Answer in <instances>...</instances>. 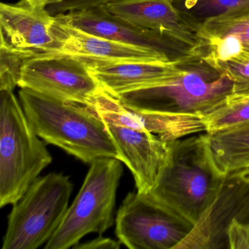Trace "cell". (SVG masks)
<instances>
[{"mask_svg": "<svg viewBox=\"0 0 249 249\" xmlns=\"http://www.w3.org/2000/svg\"><path fill=\"white\" fill-rule=\"evenodd\" d=\"M170 154L151 192L145 194L189 231L213 202L226 178L217 173L202 134L170 142Z\"/></svg>", "mask_w": 249, "mask_h": 249, "instance_id": "obj_1", "label": "cell"}, {"mask_svg": "<svg viewBox=\"0 0 249 249\" xmlns=\"http://www.w3.org/2000/svg\"><path fill=\"white\" fill-rule=\"evenodd\" d=\"M19 100L35 132L47 143L86 164L117 157L104 122L87 106L29 89H21Z\"/></svg>", "mask_w": 249, "mask_h": 249, "instance_id": "obj_2", "label": "cell"}, {"mask_svg": "<svg viewBox=\"0 0 249 249\" xmlns=\"http://www.w3.org/2000/svg\"><path fill=\"white\" fill-rule=\"evenodd\" d=\"M14 91H0V207L14 205L53 161Z\"/></svg>", "mask_w": 249, "mask_h": 249, "instance_id": "obj_3", "label": "cell"}, {"mask_svg": "<svg viewBox=\"0 0 249 249\" xmlns=\"http://www.w3.org/2000/svg\"><path fill=\"white\" fill-rule=\"evenodd\" d=\"M234 96L233 81L192 53L186 58L180 75L173 81L115 97L138 110L183 112L202 116Z\"/></svg>", "mask_w": 249, "mask_h": 249, "instance_id": "obj_4", "label": "cell"}, {"mask_svg": "<svg viewBox=\"0 0 249 249\" xmlns=\"http://www.w3.org/2000/svg\"><path fill=\"white\" fill-rule=\"evenodd\" d=\"M124 168L120 160L97 159L90 164L82 186L45 249H68L91 233L103 234L116 223L114 210Z\"/></svg>", "mask_w": 249, "mask_h": 249, "instance_id": "obj_5", "label": "cell"}, {"mask_svg": "<svg viewBox=\"0 0 249 249\" xmlns=\"http://www.w3.org/2000/svg\"><path fill=\"white\" fill-rule=\"evenodd\" d=\"M72 191L73 183L63 173L39 176L13 205L2 249H36L46 245L63 221Z\"/></svg>", "mask_w": 249, "mask_h": 249, "instance_id": "obj_6", "label": "cell"}, {"mask_svg": "<svg viewBox=\"0 0 249 249\" xmlns=\"http://www.w3.org/2000/svg\"><path fill=\"white\" fill-rule=\"evenodd\" d=\"M18 87L84 106L102 89L84 61L62 53H44L27 59L21 68Z\"/></svg>", "mask_w": 249, "mask_h": 249, "instance_id": "obj_7", "label": "cell"}, {"mask_svg": "<svg viewBox=\"0 0 249 249\" xmlns=\"http://www.w3.org/2000/svg\"><path fill=\"white\" fill-rule=\"evenodd\" d=\"M116 235L129 249H174L188 230L157 208L145 194L131 192L116 217Z\"/></svg>", "mask_w": 249, "mask_h": 249, "instance_id": "obj_8", "label": "cell"}, {"mask_svg": "<svg viewBox=\"0 0 249 249\" xmlns=\"http://www.w3.org/2000/svg\"><path fill=\"white\" fill-rule=\"evenodd\" d=\"M86 106L104 122L151 132L166 142L206 132L201 115L138 110L124 104L103 89Z\"/></svg>", "mask_w": 249, "mask_h": 249, "instance_id": "obj_9", "label": "cell"}, {"mask_svg": "<svg viewBox=\"0 0 249 249\" xmlns=\"http://www.w3.org/2000/svg\"><path fill=\"white\" fill-rule=\"evenodd\" d=\"M248 214L249 168H243L227 176L218 196L174 249H218L229 224L234 218L248 221Z\"/></svg>", "mask_w": 249, "mask_h": 249, "instance_id": "obj_10", "label": "cell"}, {"mask_svg": "<svg viewBox=\"0 0 249 249\" xmlns=\"http://www.w3.org/2000/svg\"><path fill=\"white\" fill-rule=\"evenodd\" d=\"M64 24L90 34L142 49H149L176 60L192 51L157 32L141 28L109 13L105 7L60 14L55 17Z\"/></svg>", "mask_w": 249, "mask_h": 249, "instance_id": "obj_11", "label": "cell"}, {"mask_svg": "<svg viewBox=\"0 0 249 249\" xmlns=\"http://www.w3.org/2000/svg\"><path fill=\"white\" fill-rule=\"evenodd\" d=\"M104 123L116 147V159L130 170L137 192L149 193L168 161L170 142L151 132Z\"/></svg>", "mask_w": 249, "mask_h": 249, "instance_id": "obj_12", "label": "cell"}, {"mask_svg": "<svg viewBox=\"0 0 249 249\" xmlns=\"http://www.w3.org/2000/svg\"><path fill=\"white\" fill-rule=\"evenodd\" d=\"M54 17L46 8L26 0L17 4H0V43L33 56L59 53L62 44L52 29Z\"/></svg>", "mask_w": 249, "mask_h": 249, "instance_id": "obj_13", "label": "cell"}, {"mask_svg": "<svg viewBox=\"0 0 249 249\" xmlns=\"http://www.w3.org/2000/svg\"><path fill=\"white\" fill-rule=\"evenodd\" d=\"M189 54L169 62H113L78 58L84 61L104 91L113 97H118L133 90L173 81L182 72Z\"/></svg>", "mask_w": 249, "mask_h": 249, "instance_id": "obj_14", "label": "cell"}, {"mask_svg": "<svg viewBox=\"0 0 249 249\" xmlns=\"http://www.w3.org/2000/svg\"><path fill=\"white\" fill-rule=\"evenodd\" d=\"M104 7L115 17L157 32L191 51L197 43V26L186 18L171 0H113Z\"/></svg>", "mask_w": 249, "mask_h": 249, "instance_id": "obj_15", "label": "cell"}, {"mask_svg": "<svg viewBox=\"0 0 249 249\" xmlns=\"http://www.w3.org/2000/svg\"><path fill=\"white\" fill-rule=\"evenodd\" d=\"M195 54L211 66L249 54V2L206 20L198 27Z\"/></svg>", "mask_w": 249, "mask_h": 249, "instance_id": "obj_16", "label": "cell"}, {"mask_svg": "<svg viewBox=\"0 0 249 249\" xmlns=\"http://www.w3.org/2000/svg\"><path fill=\"white\" fill-rule=\"evenodd\" d=\"M52 31L55 37L62 43V49L59 53L113 62L175 61L149 49L86 33L61 22L55 17Z\"/></svg>", "mask_w": 249, "mask_h": 249, "instance_id": "obj_17", "label": "cell"}, {"mask_svg": "<svg viewBox=\"0 0 249 249\" xmlns=\"http://www.w3.org/2000/svg\"><path fill=\"white\" fill-rule=\"evenodd\" d=\"M202 138L211 162L221 177L249 164V123L205 132Z\"/></svg>", "mask_w": 249, "mask_h": 249, "instance_id": "obj_18", "label": "cell"}, {"mask_svg": "<svg viewBox=\"0 0 249 249\" xmlns=\"http://www.w3.org/2000/svg\"><path fill=\"white\" fill-rule=\"evenodd\" d=\"M202 117L206 132H216L249 123V95L234 96Z\"/></svg>", "mask_w": 249, "mask_h": 249, "instance_id": "obj_19", "label": "cell"}, {"mask_svg": "<svg viewBox=\"0 0 249 249\" xmlns=\"http://www.w3.org/2000/svg\"><path fill=\"white\" fill-rule=\"evenodd\" d=\"M174 6L191 22L199 27L206 20L225 14L249 2V0H171Z\"/></svg>", "mask_w": 249, "mask_h": 249, "instance_id": "obj_20", "label": "cell"}, {"mask_svg": "<svg viewBox=\"0 0 249 249\" xmlns=\"http://www.w3.org/2000/svg\"><path fill=\"white\" fill-rule=\"evenodd\" d=\"M33 56L0 43V91H14L19 82L23 65Z\"/></svg>", "mask_w": 249, "mask_h": 249, "instance_id": "obj_21", "label": "cell"}, {"mask_svg": "<svg viewBox=\"0 0 249 249\" xmlns=\"http://www.w3.org/2000/svg\"><path fill=\"white\" fill-rule=\"evenodd\" d=\"M214 68L226 74L233 81L236 96L249 95V54L245 53L221 62Z\"/></svg>", "mask_w": 249, "mask_h": 249, "instance_id": "obj_22", "label": "cell"}, {"mask_svg": "<svg viewBox=\"0 0 249 249\" xmlns=\"http://www.w3.org/2000/svg\"><path fill=\"white\" fill-rule=\"evenodd\" d=\"M113 0H61L60 2L46 7L49 14L56 17L75 11H87L106 6Z\"/></svg>", "mask_w": 249, "mask_h": 249, "instance_id": "obj_23", "label": "cell"}, {"mask_svg": "<svg viewBox=\"0 0 249 249\" xmlns=\"http://www.w3.org/2000/svg\"><path fill=\"white\" fill-rule=\"evenodd\" d=\"M229 248L231 249H249V221L233 219L226 231Z\"/></svg>", "mask_w": 249, "mask_h": 249, "instance_id": "obj_24", "label": "cell"}, {"mask_svg": "<svg viewBox=\"0 0 249 249\" xmlns=\"http://www.w3.org/2000/svg\"><path fill=\"white\" fill-rule=\"evenodd\" d=\"M121 242L115 240L110 237H104L100 234L97 238L92 239L85 243H78L74 246V249H119Z\"/></svg>", "mask_w": 249, "mask_h": 249, "instance_id": "obj_25", "label": "cell"}, {"mask_svg": "<svg viewBox=\"0 0 249 249\" xmlns=\"http://www.w3.org/2000/svg\"><path fill=\"white\" fill-rule=\"evenodd\" d=\"M26 1L33 6L46 8V7L49 5L60 2L61 0H26Z\"/></svg>", "mask_w": 249, "mask_h": 249, "instance_id": "obj_26", "label": "cell"}, {"mask_svg": "<svg viewBox=\"0 0 249 249\" xmlns=\"http://www.w3.org/2000/svg\"><path fill=\"white\" fill-rule=\"evenodd\" d=\"M245 168H249V164H248V165H247V166H246V167H245Z\"/></svg>", "mask_w": 249, "mask_h": 249, "instance_id": "obj_27", "label": "cell"}]
</instances>
